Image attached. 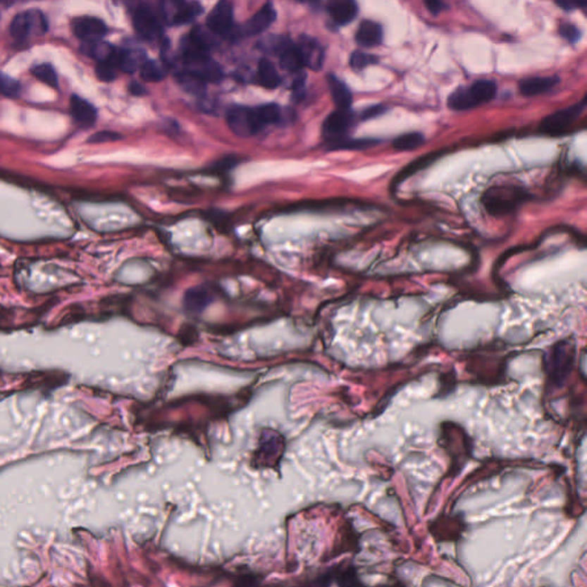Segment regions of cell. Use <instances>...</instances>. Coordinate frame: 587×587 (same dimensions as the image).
Listing matches in <instances>:
<instances>
[{
	"mask_svg": "<svg viewBox=\"0 0 587 587\" xmlns=\"http://www.w3.org/2000/svg\"><path fill=\"white\" fill-rule=\"evenodd\" d=\"M497 96V84L493 80H481L469 87H459L449 97L447 105L453 111H469L491 101Z\"/></svg>",
	"mask_w": 587,
	"mask_h": 587,
	"instance_id": "6da1fadb",
	"label": "cell"
},
{
	"mask_svg": "<svg viewBox=\"0 0 587 587\" xmlns=\"http://www.w3.org/2000/svg\"><path fill=\"white\" fill-rule=\"evenodd\" d=\"M47 20L39 10H28L13 18L10 34L18 43H25L32 36H43L47 31Z\"/></svg>",
	"mask_w": 587,
	"mask_h": 587,
	"instance_id": "7a4b0ae2",
	"label": "cell"
},
{
	"mask_svg": "<svg viewBox=\"0 0 587 587\" xmlns=\"http://www.w3.org/2000/svg\"><path fill=\"white\" fill-rule=\"evenodd\" d=\"M226 123L234 135L240 138H250L264 129L256 108L232 106L226 113Z\"/></svg>",
	"mask_w": 587,
	"mask_h": 587,
	"instance_id": "3957f363",
	"label": "cell"
},
{
	"mask_svg": "<svg viewBox=\"0 0 587 587\" xmlns=\"http://www.w3.org/2000/svg\"><path fill=\"white\" fill-rule=\"evenodd\" d=\"M585 107H586V100L584 99L583 101L576 104L571 107L555 111L541 122L539 130L541 132L548 135H563L583 115Z\"/></svg>",
	"mask_w": 587,
	"mask_h": 587,
	"instance_id": "277c9868",
	"label": "cell"
},
{
	"mask_svg": "<svg viewBox=\"0 0 587 587\" xmlns=\"http://www.w3.org/2000/svg\"><path fill=\"white\" fill-rule=\"evenodd\" d=\"M203 12V7L197 1H170L162 4L161 14L170 25H184L197 19Z\"/></svg>",
	"mask_w": 587,
	"mask_h": 587,
	"instance_id": "5b68a950",
	"label": "cell"
},
{
	"mask_svg": "<svg viewBox=\"0 0 587 587\" xmlns=\"http://www.w3.org/2000/svg\"><path fill=\"white\" fill-rule=\"evenodd\" d=\"M133 25L139 36L148 42L159 39L163 32L159 16L148 4H140L135 8Z\"/></svg>",
	"mask_w": 587,
	"mask_h": 587,
	"instance_id": "8992f818",
	"label": "cell"
},
{
	"mask_svg": "<svg viewBox=\"0 0 587 587\" xmlns=\"http://www.w3.org/2000/svg\"><path fill=\"white\" fill-rule=\"evenodd\" d=\"M354 123V115L350 109H338L323 121V135L328 144L347 138L349 130Z\"/></svg>",
	"mask_w": 587,
	"mask_h": 587,
	"instance_id": "52a82bcc",
	"label": "cell"
},
{
	"mask_svg": "<svg viewBox=\"0 0 587 587\" xmlns=\"http://www.w3.org/2000/svg\"><path fill=\"white\" fill-rule=\"evenodd\" d=\"M75 36L85 43L99 42L108 32L107 25L102 20L94 16H80L73 21Z\"/></svg>",
	"mask_w": 587,
	"mask_h": 587,
	"instance_id": "ba28073f",
	"label": "cell"
},
{
	"mask_svg": "<svg viewBox=\"0 0 587 587\" xmlns=\"http://www.w3.org/2000/svg\"><path fill=\"white\" fill-rule=\"evenodd\" d=\"M233 5L228 1H219L206 18L208 30L214 35H226L233 25Z\"/></svg>",
	"mask_w": 587,
	"mask_h": 587,
	"instance_id": "9c48e42d",
	"label": "cell"
},
{
	"mask_svg": "<svg viewBox=\"0 0 587 587\" xmlns=\"http://www.w3.org/2000/svg\"><path fill=\"white\" fill-rule=\"evenodd\" d=\"M277 19V12L273 4H265L259 12L255 13L245 25L241 27V35L245 37L261 35L268 30Z\"/></svg>",
	"mask_w": 587,
	"mask_h": 587,
	"instance_id": "30bf717a",
	"label": "cell"
},
{
	"mask_svg": "<svg viewBox=\"0 0 587 587\" xmlns=\"http://www.w3.org/2000/svg\"><path fill=\"white\" fill-rule=\"evenodd\" d=\"M301 54L303 66L310 68L311 70L318 71L323 68L325 61V51L321 44L314 38L303 36L296 45Z\"/></svg>",
	"mask_w": 587,
	"mask_h": 587,
	"instance_id": "8fae6325",
	"label": "cell"
},
{
	"mask_svg": "<svg viewBox=\"0 0 587 587\" xmlns=\"http://www.w3.org/2000/svg\"><path fill=\"white\" fill-rule=\"evenodd\" d=\"M521 193H515V191L508 192L506 188L499 190V188H493L491 191L486 194V200L484 202L488 209L493 214H499V212L507 211V210L513 209L515 203L520 201Z\"/></svg>",
	"mask_w": 587,
	"mask_h": 587,
	"instance_id": "7c38bea8",
	"label": "cell"
},
{
	"mask_svg": "<svg viewBox=\"0 0 587 587\" xmlns=\"http://www.w3.org/2000/svg\"><path fill=\"white\" fill-rule=\"evenodd\" d=\"M560 83L559 76H532L521 80L519 89L526 97H536L550 92Z\"/></svg>",
	"mask_w": 587,
	"mask_h": 587,
	"instance_id": "4fadbf2b",
	"label": "cell"
},
{
	"mask_svg": "<svg viewBox=\"0 0 587 587\" xmlns=\"http://www.w3.org/2000/svg\"><path fill=\"white\" fill-rule=\"evenodd\" d=\"M70 111L75 122L82 128H89L96 123L98 116L96 107L80 96L71 97Z\"/></svg>",
	"mask_w": 587,
	"mask_h": 587,
	"instance_id": "5bb4252c",
	"label": "cell"
},
{
	"mask_svg": "<svg viewBox=\"0 0 587 587\" xmlns=\"http://www.w3.org/2000/svg\"><path fill=\"white\" fill-rule=\"evenodd\" d=\"M144 61H146V56H144V51L117 49L113 63L117 69L128 73V74H132L138 68L142 67Z\"/></svg>",
	"mask_w": 587,
	"mask_h": 587,
	"instance_id": "9a60e30c",
	"label": "cell"
},
{
	"mask_svg": "<svg viewBox=\"0 0 587 587\" xmlns=\"http://www.w3.org/2000/svg\"><path fill=\"white\" fill-rule=\"evenodd\" d=\"M383 39V29L378 22L365 20L360 23L356 32V42L363 47H378Z\"/></svg>",
	"mask_w": 587,
	"mask_h": 587,
	"instance_id": "2e32d148",
	"label": "cell"
},
{
	"mask_svg": "<svg viewBox=\"0 0 587 587\" xmlns=\"http://www.w3.org/2000/svg\"><path fill=\"white\" fill-rule=\"evenodd\" d=\"M328 14L333 21L338 25H347L356 19L358 16V5L351 0H338L332 1L327 6Z\"/></svg>",
	"mask_w": 587,
	"mask_h": 587,
	"instance_id": "e0dca14e",
	"label": "cell"
},
{
	"mask_svg": "<svg viewBox=\"0 0 587 587\" xmlns=\"http://www.w3.org/2000/svg\"><path fill=\"white\" fill-rule=\"evenodd\" d=\"M327 83H328L329 91L332 94L333 100L338 106V109H350L351 104H352V93L350 89L345 85V82H342L340 78H336L334 75H328L327 76Z\"/></svg>",
	"mask_w": 587,
	"mask_h": 587,
	"instance_id": "ac0fdd59",
	"label": "cell"
},
{
	"mask_svg": "<svg viewBox=\"0 0 587 587\" xmlns=\"http://www.w3.org/2000/svg\"><path fill=\"white\" fill-rule=\"evenodd\" d=\"M116 47H113L109 43L105 42H91V43H84L82 45V52L89 58H94L98 63L101 62H113L114 61L115 53H116Z\"/></svg>",
	"mask_w": 587,
	"mask_h": 587,
	"instance_id": "d6986e66",
	"label": "cell"
},
{
	"mask_svg": "<svg viewBox=\"0 0 587 587\" xmlns=\"http://www.w3.org/2000/svg\"><path fill=\"white\" fill-rule=\"evenodd\" d=\"M257 80L265 89H273L279 87L281 78L278 74L277 68L268 58H261L257 68Z\"/></svg>",
	"mask_w": 587,
	"mask_h": 587,
	"instance_id": "ffe728a7",
	"label": "cell"
},
{
	"mask_svg": "<svg viewBox=\"0 0 587 587\" xmlns=\"http://www.w3.org/2000/svg\"><path fill=\"white\" fill-rule=\"evenodd\" d=\"M279 56L280 65L285 70L296 73V71L301 70V68L303 67L299 49L296 45H292L289 40L288 43L280 51Z\"/></svg>",
	"mask_w": 587,
	"mask_h": 587,
	"instance_id": "44dd1931",
	"label": "cell"
},
{
	"mask_svg": "<svg viewBox=\"0 0 587 587\" xmlns=\"http://www.w3.org/2000/svg\"><path fill=\"white\" fill-rule=\"evenodd\" d=\"M177 80L178 83L182 85L185 91L188 93L195 94V96H201L206 92V83L200 76L194 74L191 70L179 71L177 74Z\"/></svg>",
	"mask_w": 587,
	"mask_h": 587,
	"instance_id": "7402d4cb",
	"label": "cell"
},
{
	"mask_svg": "<svg viewBox=\"0 0 587 587\" xmlns=\"http://www.w3.org/2000/svg\"><path fill=\"white\" fill-rule=\"evenodd\" d=\"M424 144V137L420 132H409L400 135L393 142V146L397 151L409 152L418 149Z\"/></svg>",
	"mask_w": 587,
	"mask_h": 587,
	"instance_id": "603a6c76",
	"label": "cell"
},
{
	"mask_svg": "<svg viewBox=\"0 0 587 587\" xmlns=\"http://www.w3.org/2000/svg\"><path fill=\"white\" fill-rule=\"evenodd\" d=\"M140 76L144 82L157 83L166 78V70L159 62L154 60H146L140 67Z\"/></svg>",
	"mask_w": 587,
	"mask_h": 587,
	"instance_id": "cb8c5ba5",
	"label": "cell"
},
{
	"mask_svg": "<svg viewBox=\"0 0 587 587\" xmlns=\"http://www.w3.org/2000/svg\"><path fill=\"white\" fill-rule=\"evenodd\" d=\"M438 157H440V153H436V154L424 155V156L420 157L418 160H415L414 162L409 164V166H406L405 169H404L402 173H398L395 183H396V185L400 184V183L405 180L406 178H409V175H412L413 173H416V171H420V170L424 169L426 166L433 163V161L438 159Z\"/></svg>",
	"mask_w": 587,
	"mask_h": 587,
	"instance_id": "d4e9b609",
	"label": "cell"
},
{
	"mask_svg": "<svg viewBox=\"0 0 587 587\" xmlns=\"http://www.w3.org/2000/svg\"><path fill=\"white\" fill-rule=\"evenodd\" d=\"M378 144L376 139H351L345 138L340 142L328 144L329 149L338 151V149H364V148L372 147Z\"/></svg>",
	"mask_w": 587,
	"mask_h": 587,
	"instance_id": "484cf974",
	"label": "cell"
},
{
	"mask_svg": "<svg viewBox=\"0 0 587 587\" xmlns=\"http://www.w3.org/2000/svg\"><path fill=\"white\" fill-rule=\"evenodd\" d=\"M31 71L35 78H38L40 82L47 84L51 87H58V75H56V69L49 63L36 65L31 69Z\"/></svg>",
	"mask_w": 587,
	"mask_h": 587,
	"instance_id": "4316f807",
	"label": "cell"
},
{
	"mask_svg": "<svg viewBox=\"0 0 587 587\" xmlns=\"http://www.w3.org/2000/svg\"><path fill=\"white\" fill-rule=\"evenodd\" d=\"M256 111H257L263 128L271 125V124L278 123L280 117H281L280 107L276 104H266V105L259 106V107H256Z\"/></svg>",
	"mask_w": 587,
	"mask_h": 587,
	"instance_id": "83f0119b",
	"label": "cell"
},
{
	"mask_svg": "<svg viewBox=\"0 0 587 587\" xmlns=\"http://www.w3.org/2000/svg\"><path fill=\"white\" fill-rule=\"evenodd\" d=\"M20 91H21V84L19 80L0 73V94L1 96L7 97V98H16L19 97Z\"/></svg>",
	"mask_w": 587,
	"mask_h": 587,
	"instance_id": "f1b7e54d",
	"label": "cell"
},
{
	"mask_svg": "<svg viewBox=\"0 0 587 587\" xmlns=\"http://www.w3.org/2000/svg\"><path fill=\"white\" fill-rule=\"evenodd\" d=\"M378 61V58L373 54H367V53L356 51V52L351 54L350 66L354 70L359 71L363 70L369 66L376 65Z\"/></svg>",
	"mask_w": 587,
	"mask_h": 587,
	"instance_id": "f546056e",
	"label": "cell"
},
{
	"mask_svg": "<svg viewBox=\"0 0 587 587\" xmlns=\"http://www.w3.org/2000/svg\"><path fill=\"white\" fill-rule=\"evenodd\" d=\"M96 74L99 80L109 83L117 78V68L113 62H101L97 65Z\"/></svg>",
	"mask_w": 587,
	"mask_h": 587,
	"instance_id": "4dcf8cb0",
	"label": "cell"
},
{
	"mask_svg": "<svg viewBox=\"0 0 587 587\" xmlns=\"http://www.w3.org/2000/svg\"><path fill=\"white\" fill-rule=\"evenodd\" d=\"M560 35L570 43H576L581 39V32L578 27L572 23H563L560 25Z\"/></svg>",
	"mask_w": 587,
	"mask_h": 587,
	"instance_id": "1f68e13d",
	"label": "cell"
},
{
	"mask_svg": "<svg viewBox=\"0 0 587 587\" xmlns=\"http://www.w3.org/2000/svg\"><path fill=\"white\" fill-rule=\"evenodd\" d=\"M237 160L235 156L223 157L222 160H218L215 163L211 164L210 169L215 173H228L230 170L233 169L234 166H237Z\"/></svg>",
	"mask_w": 587,
	"mask_h": 587,
	"instance_id": "d6a6232c",
	"label": "cell"
},
{
	"mask_svg": "<svg viewBox=\"0 0 587 587\" xmlns=\"http://www.w3.org/2000/svg\"><path fill=\"white\" fill-rule=\"evenodd\" d=\"M120 139H122L120 133L113 132V131H100L91 135L87 142H92V144H104V142H116Z\"/></svg>",
	"mask_w": 587,
	"mask_h": 587,
	"instance_id": "836d02e7",
	"label": "cell"
},
{
	"mask_svg": "<svg viewBox=\"0 0 587 587\" xmlns=\"http://www.w3.org/2000/svg\"><path fill=\"white\" fill-rule=\"evenodd\" d=\"M424 6L427 7V10L431 14H433V16H438L440 13L449 8V6L445 3H443V1H437V0H428V1H424Z\"/></svg>",
	"mask_w": 587,
	"mask_h": 587,
	"instance_id": "e575fe53",
	"label": "cell"
},
{
	"mask_svg": "<svg viewBox=\"0 0 587 587\" xmlns=\"http://www.w3.org/2000/svg\"><path fill=\"white\" fill-rule=\"evenodd\" d=\"M385 111V108L382 105L372 106V107L366 108L365 111L362 113V118L363 120H369L373 117L380 116Z\"/></svg>",
	"mask_w": 587,
	"mask_h": 587,
	"instance_id": "d590c367",
	"label": "cell"
},
{
	"mask_svg": "<svg viewBox=\"0 0 587 587\" xmlns=\"http://www.w3.org/2000/svg\"><path fill=\"white\" fill-rule=\"evenodd\" d=\"M557 6L561 7L564 11H575L579 7H586V3H581V1H557Z\"/></svg>",
	"mask_w": 587,
	"mask_h": 587,
	"instance_id": "8d00e7d4",
	"label": "cell"
},
{
	"mask_svg": "<svg viewBox=\"0 0 587 587\" xmlns=\"http://www.w3.org/2000/svg\"><path fill=\"white\" fill-rule=\"evenodd\" d=\"M130 92L132 93L133 96H144L146 94V89L142 87V84H139L138 82H131L129 87Z\"/></svg>",
	"mask_w": 587,
	"mask_h": 587,
	"instance_id": "74e56055",
	"label": "cell"
},
{
	"mask_svg": "<svg viewBox=\"0 0 587 587\" xmlns=\"http://www.w3.org/2000/svg\"><path fill=\"white\" fill-rule=\"evenodd\" d=\"M235 587H254L252 584H247V583H242V584L237 585Z\"/></svg>",
	"mask_w": 587,
	"mask_h": 587,
	"instance_id": "f35d334b",
	"label": "cell"
}]
</instances>
